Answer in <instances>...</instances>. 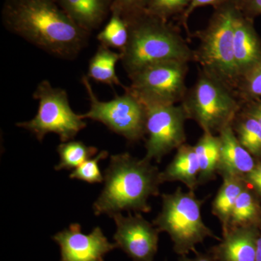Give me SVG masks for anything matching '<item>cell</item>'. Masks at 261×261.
<instances>
[{
    "label": "cell",
    "instance_id": "obj_1",
    "mask_svg": "<svg viewBox=\"0 0 261 261\" xmlns=\"http://www.w3.org/2000/svg\"><path fill=\"white\" fill-rule=\"evenodd\" d=\"M2 20L10 32L61 59L76 58L91 34L79 27L57 0H5Z\"/></svg>",
    "mask_w": 261,
    "mask_h": 261
},
{
    "label": "cell",
    "instance_id": "obj_2",
    "mask_svg": "<svg viewBox=\"0 0 261 261\" xmlns=\"http://www.w3.org/2000/svg\"><path fill=\"white\" fill-rule=\"evenodd\" d=\"M104 187L94 202L95 216L122 211L149 213V199L159 195L161 171L149 160L138 159L128 152L111 157L104 173Z\"/></svg>",
    "mask_w": 261,
    "mask_h": 261
},
{
    "label": "cell",
    "instance_id": "obj_3",
    "mask_svg": "<svg viewBox=\"0 0 261 261\" xmlns=\"http://www.w3.org/2000/svg\"><path fill=\"white\" fill-rule=\"evenodd\" d=\"M126 19L128 39L121 51V63L128 76L161 62L195 61V51L176 27L145 11Z\"/></svg>",
    "mask_w": 261,
    "mask_h": 261
},
{
    "label": "cell",
    "instance_id": "obj_4",
    "mask_svg": "<svg viewBox=\"0 0 261 261\" xmlns=\"http://www.w3.org/2000/svg\"><path fill=\"white\" fill-rule=\"evenodd\" d=\"M240 10L229 0L214 8L205 29L194 34L200 44L195 61L200 70L226 85L237 94L239 77L233 56V23Z\"/></svg>",
    "mask_w": 261,
    "mask_h": 261
},
{
    "label": "cell",
    "instance_id": "obj_5",
    "mask_svg": "<svg viewBox=\"0 0 261 261\" xmlns=\"http://www.w3.org/2000/svg\"><path fill=\"white\" fill-rule=\"evenodd\" d=\"M203 200L195 191L184 192L181 187L171 194H163L161 212L152 221L160 231L169 235L173 250L180 256L197 254L196 245L206 238L221 240L204 223L201 213Z\"/></svg>",
    "mask_w": 261,
    "mask_h": 261
},
{
    "label": "cell",
    "instance_id": "obj_6",
    "mask_svg": "<svg viewBox=\"0 0 261 261\" xmlns=\"http://www.w3.org/2000/svg\"><path fill=\"white\" fill-rule=\"evenodd\" d=\"M180 104L187 119L195 121L203 132L214 135L231 125L242 106L234 92L201 70Z\"/></svg>",
    "mask_w": 261,
    "mask_h": 261
},
{
    "label": "cell",
    "instance_id": "obj_7",
    "mask_svg": "<svg viewBox=\"0 0 261 261\" xmlns=\"http://www.w3.org/2000/svg\"><path fill=\"white\" fill-rule=\"evenodd\" d=\"M33 97L39 101L37 115L16 126L29 130L40 142L49 133L59 136L62 142H68L87 126L81 115L70 108L66 91L53 87L47 80L38 84Z\"/></svg>",
    "mask_w": 261,
    "mask_h": 261
},
{
    "label": "cell",
    "instance_id": "obj_8",
    "mask_svg": "<svg viewBox=\"0 0 261 261\" xmlns=\"http://www.w3.org/2000/svg\"><path fill=\"white\" fill-rule=\"evenodd\" d=\"M82 82L90 102L89 111L81 115L82 118L102 123L130 142H137L145 138L147 109L138 98L124 89L123 95L103 102L94 94L87 75L82 77Z\"/></svg>",
    "mask_w": 261,
    "mask_h": 261
},
{
    "label": "cell",
    "instance_id": "obj_9",
    "mask_svg": "<svg viewBox=\"0 0 261 261\" xmlns=\"http://www.w3.org/2000/svg\"><path fill=\"white\" fill-rule=\"evenodd\" d=\"M190 63L171 61L151 65L130 77L129 91L145 105L173 106L181 103L187 92Z\"/></svg>",
    "mask_w": 261,
    "mask_h": 261
},
{
    "label": "cell",
    "instance_id": "obj_10",
    "mask_svg": "<svg viewBox=\"0 0 261 261\" xmlns=\"http://www.w3.org/2000/svg\"><path fill=\"white\" fill-rule=\"evenodd\" d=\"M145 159L160 163L186 142L185 109L180 105L146 106Z\"/></svg>",
    "mask_w": 261,
    "mask_h": 261
},
{
    "label": "cell",
    "instance_id": "obj_11",
    "mask_svg": "<svg viewBox=\"0 0 261 261\" xmlns=\"http://www.w3.org/2000/svg\"><path fill=\"white\" fill-rule=\"evenodd\" d=\"M116 231L113 239L117 247L133 261H153L159 248L160 231L140 214L113 215Z\"/></svg>",
    "mask_w": 261,
    "mask_h": 261
},
{
    "label": "cell",
    "instance_id": "obj_12",
    "mask_svg": "<svg viewBox=\"0 0 261 261\" xmlns=\"http://www.w3.org/2000/svg\"><path fill=\"white\" fill-rule=\"evenodd\" d=\"M53 239L61 248V261H105L106 254L117 248L99 226L85 234L80 224H72Z\"/></svg>",
    "mask_w": 261,
    "mask_h": 261
},
{
    "label": "cell",
    "instance_id": "obj_13",
    "mask_svg": "<svg viewBox=\"0 0 261 261\" xmlns=\"http://www.w3.org/2000/svg\"><path fill=\"white\" fill-rule=\"evenodd\" d=\"M233 56L240 81L261 63V39L254 20L239 10L233 23Z\"/></svg>",
    "mask_w": 261,
    "mask_h": 261
},
{
    "label": "cell",
    "instance_id": "obj_14",
    "mask_svg": "<svg viewBox=\"0 0 261 261\" xmlns=\"http://www.w3.org/2000/svg\"><path fill=\"white\" fill-rule=\"evenodd\" d=\"M220 156L217 173L222 177L243 178L255 168V159L240 143L231 125L219 133Z\"/></svg>",
    "mask_w": 261,
    "mask_h": 261
},
{
    "label": "cell",
    "instance_id": "obj_15",
    "mask_svg": "<svg viewBox=\"0 0 261 261\" xmlns=\"http://www.w3.org/2000/svg\"><path fill=\"white\" fill-rule=\"evenodd\" d=\"M259 234L257 226L228 230L209 252L218 261H255Z\"/></svg>",
    "mask_w": 261,
    "mask_h": 261
},
{
    "label": "cell",
    "instance_id": "obj_16",
    "mask_svg": "<svg viewBox=\"0 0 261 261\" xmlns=\"http://www.w3.org/2000/svg\"><path fill=\"white\" fill-rule=\"evenodd\" d=\"M62 9L79 27L92 33L111 13L112 0H57Z\"/></svg>",
    "mask_w": 261,
    "mask_h": 261
},
{
    "label": "cell",
    "instance_id": "obj_17",
    "mask_svg": "<svg viewBox=\"0 0 261 261\" xmlns=\"http://www.w3.org/2000/svg\"><path fill=\"white\" fill-rule=\"evenodd\" d=\"M171 162L161 172V181H180L189 190L195 191L199 186L200 165L196 154L195 146L184 144L176 149Z\"/></svg>",
    "mask_w": 261,
    "mask_h": 261
},
{
    "label": "cell",
    "instance_id": "obj_18",
    "mask_svg": "<svg viewBox=\"0 0 261 261\" xmlns=\"http://www.w3.org/2000/svg\"><path fill=\"white\" fill-rule=\"evenodd\" d=\"M212 203V214L222 226V232L227 230L230 217L239 196L247 186L245 179L235 176H225Z\"/></svg>",
    "mask_w": 261,
    "mask_h": 261
},
{
    "label": "cell",
    "instance_id": "obj_19",
    "mask_svg": "<svg viewBox=\"0 0 261 261\" xmlns=\"http://www.w3.org/2000/svg\"><path fill=\"white\" fill-rule=\"evenodd\" d=\"M121 51L116 53L111 48L100 44L89 61L87 77L111 87L115 85L123 87L116 72V65L118 61H121Z\"/></svg>",
    "mask_w": 261,
    "mask_h": 261
},
{
    "label": "cell",
    "instance_id": "obj_20",
    "mask_svg": "<svg viewBox=\"0 0 261 261\" xmlns=\"http://www.w3.org/2000/svg\"><path fill=\"white\" fill-rule=\"evenodd\" d=\"M196 154L200 165L199 185L215 179L217 173L220 156L219 136L204 132L195 145Z\"/></svg>",
    "mask_w": 261,
    "mask_h": 261
},
{
    "label": "cell",
    "instance_id": "obj_21",
    "mask_svg": "<svg viewBox=\"0 0 261 261\" xmlns=\"http://www.w3.org/2000/svg\"><path fill=\"white\" fill-rule=\"evenodd\" d=\"M260 205L247 185L237 200L226 231L237 228L257 226L260 223Z\"/></svg>",
    "mask_w": 261,
    "mask_h": 261
},
{
    "label": "cell",
    "instance_id": "obj_22",
    "mask_svg": "<svg viewBox=\"0 0 261 261\" xmlns=\"http://www.w3.org/2000/svg\"><path fill=\"white\" fill-rule=\"evenodd\" d=\"M233 132L242 146L254 159H261V125L240 110L231 123Z\"/></svg>",
    "mask_w": 261,
    "mask_h": 261
},
{
    "label": "cell",
    "instance_id": "obj_23",
    "mask_svg": "<svg viewBox=\"0 0 261 261\" xmlns=\"http://www.w3.org/2000/svg\"><path fill=\"white\" fill-rule=\"evenodd\" d=\"M60 162L56 166L57 171L75 169L92 159L97 153L98 149L92 146H87L81 141L70 140L62 142L58 147Z\"/></svg>",
    "mask_w": 261,
    "mask_h": 261
},
{
    "label": "cell",
    "instance_id": "obj_24",
    "mask_svg": "<svg viewBox=\"0 0 261 261\" xmlns=\"http://www.w3.org/2000/svg\"><path fill=\"white\" fill-rule=\"evenodd\" d=\"M97 38L102 45L121 51L126 47L128 39V27L126 19L118 12L111 11L109 20Z\"/></svg>",
    "mask_w": 261,
    "mask_h": 261
},
{
    "label": "cell",
    "instance_id": "obj_25",
    "mask_svg": "<svg viewBox=\"0 0 261 261\" xmlns=\"http://www.w3.org/2000/svg\"><path fill=\"white\" fill-rule=\"evenodd\" d=\"M191 0H149L145 11L165 20L185 13Z\"/></svg>",
    "mask_w": 261,
    "mask_h": 261
},
{
    "label": "cell",
    "instance_id": "obj_26",
    "mask_svg": "<svg viewBox=\"0 0 261 261\" xmlns=\"http://www.w3.org/2000/svg\"><path fill=\"white\" fill-rule=\"evenodd\" d=\"M108 157L107 151H100L93 159L87 160L79 167L75 168L70 173V178L89 184L101 183L104 181V176L101 172L99 163Z\"/></svg>",
    "mask_w": 261,
    "mask_h": 261
},
{
    "label": "cell",
    "instance_id": "obj_27",
    "mask_svg": "<svg viewBox=\"0 0 261 261\" xmlns=\"http://www.w3.org/2000/svg\"><path fill=\"white\" fill-rule=\"evenodd\" d=\"M237 95L241 102L261 99V63L240 80Z\"/></svg>",
    "mask_w": 261,
    "mask_h": 261
},
{
    "label": "cell",
    "instance_id": "obj_28",
    "mask_svg": "<svg viewBox=\"0 0 261 261\" xmlns=\"http://www.w3.org/2000/svg\"><path fill=\"white\" fill-rule=\"evenodd\" d=\"M149 0H112L111 11L121 13L124 18H130L143 13Z\"/></svg>",
    "mask_w": 261,
    "mask_h": 261
},
{
    "label": "cell",
    "instance_id": "obj_29",
    "mask_svg": "<svg viewBox=\"0 0 261 261\" xmlns=\"http://www.w3.org/2000/svg\"><path fill=\"white\" fill-rule=\"evenodd\" d=\"M227 0H191L190 5H189L187 9L185 10V13H183L180 16L181 19V23L182 25L185 27V29L187 32H189L188 25H187V22H188V19L190 18V15L197 8H201V7L205 6H213L214 8L219 6L225 2Z\"/></svg>",
    "mask_w": 261,
    "mask_h": 261
},
{
    "label": "cell",
    "instance_id": "obj_30",
    "mask_svg": "<svg viewBox=\"0 0 261 261\" xmlns=\"http://www.w3.org/2000/svg\"><path fill=\"white\" fill-rule=\"evenodd\" d=\"M241 111L255 118L261 125V99L241 102Z\"/></svg>",
    "mask_w": 261,
    "mask_h": 261
},
{
    "label": "cell",
    "instance_id": "obj_31",
    "mask_svg": "<svg viewBox=\"0 0 261 261\" xmlns=\"http://www.w3.org/2000/svg\"><path fill=\"white\" fill-rule=\"evenodd\" d=\"M247 185H250L252 188L261 196V161L256 163L253 170L244 177Z\"/></svg>",
    "mask_w": 261,
    "mask_h": 261
},
{
    "label": "cell",
    "instance_id": "obj_32",
    "mask_svg": "<svg viewBox=\"0 0 261 261\" xmlns=\"http://www.w3.org/2000/svg\"><path fill=\"white\" fill-rule=\"evenodd\" d=\"M244 15L255 19L261 15V0H250L241 9Z\"/></svg>",
    "mask_w": 261,
    "mask_h": 261
},
{
    "label": "cell",
    "instance_id": "obj_33",
    "mask_svg": "<svg viewBox=\"0 0 261 261\" xmlns=\"http://www.w3.org/2000/svg\"><path fill=\"white\" fill-rule=\"evenodd\" d=\"M178 261H218L215 258L214 255L208 251L207 253H199L197 252L196 254V256L193 258H190L187 257V255L185 256H180Z\"/></svg>",
    "mask_w": 261,
    "mask_h": 261
},
{
    "label": "cell",
    "instance_id": "obj_34",
    "mask_svg": "<svg viewBox=\"0 0 261 261\" xmlns=\"http://www.w3.org/2000/svg\"><path fill=\"white\" fill-rule=\"evenodd\" d=\"M255 261H261V231L259 234L257 241L256 260Z\"/></svg>",
    "mask_w": 261,
    "mask_h": 261
},
{
    "label": "cell",
    "instance_id": "obj_35",
    "mask_svg": "<svg viewBox=\"0 0 261 261\" xmlns=\"http://www.w3.org/2000/svg\"><path fill=\"white\" fill-rule=\"evenodd\" d=\"M230 2L233 3L237 7L241 10L242 8L248 3L250 0H229Z\"/></svg>",
    "mask_w": 261,
    "mask_h": 261
},
{
    "label": "cell",
    "instance_id": "obj_36",
    "mask_svg": "<svg viewBox=\"0 0 261 261\" xmlns=\"http://www.w3.org/2000/svg\"></svg>",
    "mask_w": 261,
    "mask_h": 261
}]
</instances>
